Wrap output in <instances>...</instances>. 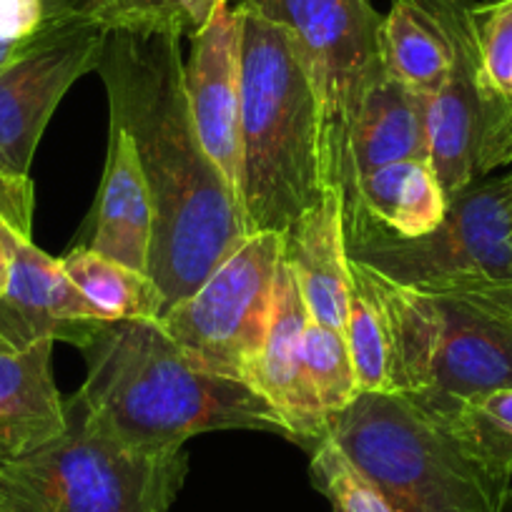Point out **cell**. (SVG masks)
Here are the masks:
<instances>
[{
    "instance_id": "3",
    "label": "cell",
    "mask_w": 512,
    "mask_h": 512,
    "mask_svg": "<svg viewBox=\"0 0 512 512\" xmlns=\"http://www.w3.org/2000/svg\"><path fill=\"white\" fill-rule=\"evenodd\" d=\"M241 11V211L249 234H284L324 184L322 111L297 43Z\"/></svg>"
},
{
    "instance_id": "1",
    "label": "cell",
    "mask_w": 512,
    "mask_h": 512,
    "mask_svg": "<svg viewBox=\"0 0 512 512\" xmlns=\"http://www.w3.org/2000/svg\"><path fill=\"white\" fill-rule=\"evenodd\" d=\"M96 73L154 201L149 277L166 309L189 297L249 236L239 196L206 156L184 88L181 38L108 31Z\"/></svg>"
},
{
    "instance_id": "10",
    "label": "cell",
    "mask_w": 512,
    "mask_h": 512,
    "mask_svg": "<svg viewBox=\"0 0 512 512\" xmlns=\"http://www.w3.org/2000/svg\"><path fill=\"white\" fill-rule=\"evenodd\" d=\"M497 390H512V307L487 292L435 297L425 390L407 397L445 412Z\"/></svg>"
},
{
    "instance_id": "29",
    "label": "cell",
    "mask_w": 512,
    "mask_h": 512,
    "mask_svg": "<svg viewBox=\"0 0 512 512\" xmlns=\"http://www.w3.org/2000/svg\"><path fill=\"white\" fill-rule=\"evenodd\" d=\"M33 38H28V41H11V38H0V71H3L6 66H11V63L16 61L23 51H26V46L33 41Z\"/></svg>"
},
{
    "instance_id": "8",
    "label": "cell",
    "mask_w": 512,
    "mask_h": 512,
    "mask_svg": "<svg viewBox=\"0 0 512 512\" xmlns=\"http://www.w3.org/2000/svg\"><path fill=\"white\" fill-rule=\"evenodd\" d=\"M282 234H249L159 319L194 367L251 387L274 312Z\"/></svg>"
},
{
    "instance_id": "13",
    "label": "cell",
    "mask_w": 512,
    "mask_h": 512,
    "mask_svg": "<svg viewBox=\"0 0 512 512\" xmlns=\"http://www.w3.org/2000/svg\"><path fill=\"white\" fill-rule=\"evenodd\" d=\"M312 322L294 272L282 259L272 324L256 362L251 387L282 417L289 440L312 452L329 437V420L317 405L304 369V332Z\"/></svg>"
},
{
    "instance_id": "9",
    "label": "cell",
    "mask_w": 512,
    "mask_h": 512,
    "mask_svg": "<svg viewBox=\"0 0 512 512\" xmlns=\"http://www.w3.org/2000/svg\"><path fill=\"white\" fill-rule=\"evenodd\" d=\"M106 31L76 11L43 28L0 71V176H28L41 136L68 88L96 71Z\"/></svg>"
},
{
    "instance_id": "31",
    "label": "cell",
    "mask_w": 512,
    "mask_h": 512,
    "mask_svg": "<svg viewBox=\"0 0 512 512\" xmlns=\"http://www.w3.org/2000/svg\"><path fill=\"white\" fill-rule=\"evenodd\" d=\"M487 294H492V297H497V299H500V302L510 304V307H512V284H510V287L490 289V292H487Z\"/></svg>"
},
{
    "instance_id": "23",
    "label": "cell",
    "mask_w": 512,
    "mask_h": 512,
    "mask_svg": "<svg viewBox=\"0 0 512 512\" xmlns=\"http://www.w3.org/2000/svg\"><path fill=\"white\" fill-rule=\"evenodd\" d=\"M435 415L450 422L487 470L502 480L512 475V390L470 397Z\"/></svg>"
},
{
    "instance_id": "20",
    "label": "cell",
    "mask_w": 512,
    "mask_h": 512,
    "mask_svg": "<svg viewBox=\"0 0 512 512\" xmlns=\"http://www.w3.org/2000/svg\"><path fill=\"white\" fill-rule=\"evenodd\" d=\"M61 267L108 322H159L164 317L166 299L146 272L113 262L88 246L61 256Z\"/></svg>"
},
{
    "instance_id": "17",
    "label": "cell",
    "mask_w": 512,
    "mask_h": 512,
    "mask_svg": "<svg viewBox=\"0 0 512 512\" xmlns=\"http://www.w3.org/2000/svg\"><path fill=\"white\" fill-rule=\"evenodd\" d=\"M151 244L154 201L149 184L128 131L111 123L108 159L98 191L96 229L88 249L149 274Z\"/></svg>"
},
{
    "instance_id": "4",
    "label": "cell",
    "mask_w": 512,
    "mask_h": 512,
    "mask_svg": "<svg viewBox=\"0 0 512 512\" xmlns=\"http://www.w3.org/2000/svg\"><path fill=\"white\" fill-rule=\"evenodd\" d=\"M329 437L395 512L500 510L507 480L412 397L362 392L329 420Z\"/></svg>"
},
{
    "instance_id": "19",
    "label": "cell",
    "mask_w": 512,
    "mask_h": 512,
    "mask_svg": "<svg viewBox=\"0 0 512 512\" xmlns=\"http://www.w3.org/2000/svg\"><path fill=\"white\" fill-rule=\"evenodd\" d=\"M342 204L344 214L362 211L390 234L417 239L437 229L450 201L430 161L407 159L364 174Z\"/></svg>"
},
{
    "instance_id": "16",
    "label": "cell",
    "mask_w": 512,
    "mask_h": 512,
    "mask_svg": "<svg viewBox=\"0 0 512 512\" xmlns=\"http://www.w3.org/2000/svg\"><path fill=\"white\" fill-rule=\"evenodd\" d=\"M349 189L357 179L379 166L395 161H430L427 141V96L379 71V76L364 91L362 103L349 131Z\"/></svg>"
},
{
    "instance_id": "2",
    "label": "cell",
    "mask_w": 512,
    "mask_h": 512,
    "mask_svg": "<svg viewBox=\"0 0 512 512\" xmlns=\"http://www.w3.org/2000/svg\"><path fill=\"white\" fill-rule=\"evenodd\" d=\"M83 415L149 455L184 450L201 432L259 430L287 437L282 417L254 387L194 367L159 322H103L86 347Z\"/></svg>"
},
{
    "instance_id": "26",
    "label": "cell",
    "mask_w": 512,
    "mask_h": 512,
    "mask_svg": "<svg viewBox=\"0 0 512 512\" xmlns=\"http://www.w3.org/2000/svg\"><path fill=\"white\" fill-rule=\"evenodd\" d=\"M309 455L314 487L327 497L332 512H395L332 437H324Z\"/></svg>"
},
{
    "instance_id": "11",
    "label": "cell",
    "mask_w": 512,
    "mask_h": 512,
    "mask_svg": "<svg viewBox=\"0 0 512 512\" xmlns=\"http://www.w3.org/2000/svg\"><path fill=\"white\" fill-rule=\"evenodd\" d=\"M184 88L206 156L241 201V11L229 0L191 38Z\"/></svg>"
},
{
    "instance_id": "21",
    "label": "cell",
    "mask_w": 512,
    "mask_h": 512,
    "mask_svg": "<svg viewBox=\"0 0 512 512\" xmlns=\"http://www.w3.org/2000/svg\"><path fill=\"white\" fill-rule=\"evenodd\" d=\"M349 277H352V289H349L344 337L352 354L359 390L395 395L390 329H387L382 302L354 259H349Z\"/></svg>"
},
{
    "instance_id": "27",
    "label": "cell",
    "mask_w": 512,
    "mask_h": 512,
    "mask_svg": "<svg viewBox=\"0 0 512 512\" xmlns=\"http://www.w3.org/2000/svg\"><path fill=\"white\" fill-rule=\"evenodd\" d=\"M33 231L31 176H0V294L11 279L18 234Z\"/></svg>"
},
{
    "instance_id": "24",
    "label": "cell",
    "mask_w": 512,
    "mask_h": 512,
    "mask_svg": "<svg viewBox=\"0 0 512 512\" xmlns=\"http://www.w3.org/2000/svg\"><path fill=\"white\" fill-rule=\"evenodd\" d=\"M304 369H307L314 400L322 407L327 420L347 410L362 395L352 354H349L347 347V337H344L342 329L327 327V324L319 322L307 324V332H304Z\"/></svg>"
},
{
    "instance_id": "6",
    "label": "cell",
    "mask_w": 512,
    "mask_h": 512,
    "mask_svg": "<svg viewBox=\"0 0 512 512\" xmlns=\"http://www.w3.org/2000/svg\"><path fill=\"white\" fill-rule=\"evenodd\" d=\"M347 256L415 292L480 294L512 284V169L482 176L430 234L400 239L362 211L344 214Z\"/></svg>"
},
{
    "instance_id": "12",
    "label": "cell",
    "mask_w": 512,
    "mask_h": 512,
    "mask_svg": "<svg viewBox=\"0 0 512 512\" xmlns=\"http://www.w3.org/2000/svg\"><path fill=\"white\" fill-rule=\"evenodd\" d=\"M103 322L108 319L66 277L61 259L38 249L31 231L18 234L11 279L0 294V344L28 349L68 342L83 349Z\"/></svg>"
},
{
    "instance_id": "7",
    "label": "cell",
    "mask_w": 512,
    "mask_h": 512,
    "mask_svg": "<svg viewBox=\"0 0 512 512\" xmlns=\"http://www.w3.org/2000/svg\"><path fill=\"white\" fill-rule=\"evenodd\" d=\"M279 23L297 43L322 111L324 184L347 194L349 131L382 71V13L372 0H229Z\"/></svg>"
},
{
    "instance_id": "30",
    "label": "cell",
    "mask_w": 512,
    "mask_h": 512,
    "mask_svg": "<svg viewBox=\"0 0 512 512\" xmlns=\"http://www.w3.org/2000/svg\"><path fill=\"white\" fill-rule=\"evenodd\" d=\"M497 512H512V475L507 477V485H505V495H502L500 502V510Z\"/></svg>"
},
{
    "instance_id": "15",
    "label": "cell",
    "mask_w": 512,
    "mask_h": 512,
    "mask_svg": "<svg viewBox=\"0 0 512 512\" xmlns=\"http://www.w3.org/2000/svg\"><path fill=\"white\" fill-rule=\"evenodd\" d=\"M482 108L480 91V46L462 48L445 83L427 96V141L430 164L440 179L447 201L467 189L477 174L482 144Z\"/></svg>"
},
{
    "instance_id": "25",
    "label": "cell",
    "mask_w": 512,
    "mask_h": 512,
    "mask_svg": "<svg viewBox=\"0 0 512 512\" xmlns=\"http://www.w3.org/2000/svg\"><path fill=\"white\" fill-rule=\"evenodd\" d=\"M480 91L487 123L512 108V0L475 3Z\"/></svg>"
},
{
    "instance_id": "22",
    "label": "cell",
    "mask_w": 512,
    "mask_h": 512,
    "mask_svg": "<svg viewBox=\"0 0 512 512\" xmlns=\"http://www.w3.org/2000/svg\"><path fill=\"white\" fill-rule=\"evenodd\" d=\"M226 0H76V13L101 31L194 38Z\"/></svg>"
},
{
    "instance_id": "14",
    "label": "cell",
    "mask_w": 512,
    "mask_h": 512,
    "mask_svg": "<svg viewBox=\"0 0 512 512\" xmlns=\"http://www.w3.org/2000/svg\"><path fill=\"white\" fill-rule=\"evenodd\" d=\"M282 259L294 272L312 322L342 329L347 322L349 256L342 194L332 186L282 234Z\"/></svg>"
},
{
    "instance_id": "28",
    "label": "cell",
    "mask_w": 512,
    "mask_h": 512,
    "mask_svg": "<svg viewBox=\"0 0 512 512\" xmlns=\"http://www.w3.org/2000/svg\"><path fill=\"white\" fill-rule=\"evenodd\" d=\"M502 166H512V108L492 118L482 131L477 174L482 179V176H490L492 171L502 169Z\"/></svg>"
},
{
    "instance_id": "18",
    "label": "cell",
    "mask_w": 512,
    "mask_h": 512,
    "mask_svg": "<svg viewBox=\"0 0 512 512\" xmlns=\"http://www.w3.org/2000/svg\"><path fill=\"white\" fill-rule=\"evenodd\" d=\"M53 344L28 349L0 344V460L28 455L68 427L66 400L51 369Z\"/></svg>"
},
{
    "instance_id": "5",
    "label": "cell",
    "mask_w": 512,
    "mask_h": 512,
    "mask_svg": "<svg viewBox=\"0 0 512 512\" xmlns=\"http://www.w3.org/2000/svg\"><path fill=\"white\" fill-rule=\"evenodd\" d=\"M63 435L0 460V512H169L186 477L184 450L149 455L93 425L66 400Z\"/></svg>"
}]
</instances>
